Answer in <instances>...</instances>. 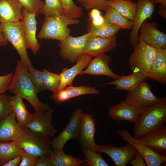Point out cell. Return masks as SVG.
Returning <instances> with one entry per match:
<instances>
[{
  "instance_id": "obj_1",
  "label": "cell",
  "mask_w": 166,
  "mask_h": 166,
  "mask_svg": "<svg viewBox=\"0 0 166 166\" xmlns=\"http://www.w3.org/2000/svg\"><path fill=\"white\" fill-rule=\"evenodd\" d=\"M10 92L19 94L31 104L35 112L44 113L51 108L49 105L42 102L38 99L36 91L28 71L21 61H18L14 76L9 88Z\"/></svg>"
},
{
  "instance_id": "obj_2",
  "label": "cell",
  "mask_w": 166,
  "mask_h": 166,
  "mask_svg": "<svg viewBox=\"0 0 166 166\" xmlns=\"http://www.w3.org/2000/svg\"><path fill=\"white\" fill-rule=\"evenodd\" d=\"M166 122V97L151 107L140 109L139 117L134 124V137L140 138L144 135L159 130Z\"/></svg>"
},
{
  "instance_id": "obj_3",
  "label": "cell",
  "mask_w": 166,
  "mask_h": 166,
  "mask_svg": "<svg viewBox=\"0 0 166 166\" xmlns=\"http://www.w3.org/2000/svg\"><path fill=\"white\" fill-rule=\"evenodd\" d=\"M78 19L72 18L63 14L58 16L45 17L41 29L37 35L38 39L56 40L61 41L70 36L69 25L77 24Z\"/></svg>"
},
{
  "instance_id": "obj_4",
  "label": "cell",
  "mask_w": 166,
  "mask_h": 166,
  "mask_svg": "<svg viewBox=\"0 0 166 166\" xmlns=\"http://www.w3.org/2000/svg\"><path fill=\"white\" fill-rule=\"evenodd\" d=\"M0 29L6 40L10 42L17 51L20 61L28 71L33 67L28 57L24 26L21 20L14 22L0 24Z\"/></svg>"
},
{
  "instance_id": "obj_5",
  "label": "cell",
  "mask_w": 166,
  "mask_h": 166,
  "mask_svg": "<svg viewBox=\"0 0 166 166\" xmlns=\"http://www.w3.org/2000/svg\"><path fill=\"white\" fill-rule=\"evenodd\" d=\"M22 132L16 142L25 152L38 157L49 155L53 150L50 137L22 127Z\"/></svg>"
},
{
  "instance_id": "obj_6",
  "label": "cell",
  "mask_w": 166,
  "mask_h": 166,
  "mask_svg": "<svg viewBox=\"0 0 166 166\" xmlns=\"http://www.w3.org/2000/svg\"><path fill=\"white\" fill-rule=\"evenodd\" d=\"M129 65L132 73L140 72L147 76L154 59L156 49L142 40L133 48Z\"/></svg>"
},
{
  "instance_id": "obj_7",
  "label": "cell",
  "mask_w": 166,
  "mask_h": 166,
  "mask_svg": "<svg viewBox=\"0 0 166 166\" xmlns=\"http://www.w3.org/2000/svg\"><path fill=\"white\" fill-rule=\"evenodd\" d=\"M90 36L87 32L77 37L70 35L63 41H60L58 45L61 56L65 61L76 62L83 54L86 43Z\"/></svg>"
},
{
  "instance_id": "obj_8",
  "label": "cell",
  "mask_w": 166,
  "mask_h": 166,
  "mask_svg": "<svg viewBox=\"0 0 166 166\" xmlns=\"http://www.w3.org/2000/svg\"><path fill=\"white\" fill-rule=\"evenodd\" d=\"M83 113L80 109H77L71 113L64 129L57 136L51 140L53 149L57 150L63 148L65 145L68 141L72 139H77Z\"/></svg>"
},
{
  "instance_id": "obj_9",
  "label": "cell",
  "mask_w": 166,
  "mask_h": 166,
  "mask_svg": "<svg viewBox=\"0 0 166 166\" xmlns=\"http://www.w3.org/2000/svg\"><path fill=\"white\" fill-rule=\"evenodd\" d=\"M155 4L151 0H137L133 26L128 41L133 48L139 42L138 35L140 26L147 19L151 18L155 10Z\"/></svg>"
},
{
  "instance_id": "obj_10",
  "label": "cell",
  "mask_w": 166,
  "mask_h": 166,
  "mask_svg": "<svg viewBox=\"0 0 166 166\" xmlns=\"http://www.w3.org/2000/svg\"><path fill=\"white\" fill-rule=\"evenodd\" d=\"M145 80L128 91L126 97V100L133 104L140 109L152 106L160 99L153 94L150 86Z\"/></svg>"
},
{
  "instance_id": "obj_11",
  "label": "cell",
  "mask_w": 166,
  "mask_h": 166,
  "mask_svg": "<svg viewBox=\"0 0 166 166\" xmlns=\"http://www.w3.org/2000/svg\"><path fill=\"white\" fill-rule=\"evenodd\" d=\"M117 134L123 140L130 144L143 156L147 166H160L165 163L166 156L158 154L150 149L144 144L138 142L125 129L118 130Z\"/></svg>"
},
{
  "instance_id": "obj_12",
  "label": "cell",
  "mask_w": 166,
  "mask_h": 166,
  "mask_svg": "<svg viewBox=\"0 0 166 166\" xmlns=\"http://www.w3.org/2000/svg\"><path fill=\"white\" fill-rule=\"evenodd\" d=\"M96 152L107 155L116 166H126L133 159L137 152L130 144L121 147L113 145H98Z\"/></svg>"
},
{
  "instance_id": "obj_13",
  "label": "cell",
  "mask_w": 166,
  "mask_h": 166,
  "mask_svg": "<svg viewBox=\"0 0 166 166\" xmlns=\"http://www.w3.org/2000/svg\"><path fill=\"white\" fill-rule=\"evenodd\" d=\"M157 22H150L145 20L140 26L138 39L157 49L166 48V34L158 27Z\"/></svg>"
},
{
  "instance_id": "obj_14",
  "label": "cell",
  "mask_w": 166,
  "mask_h": 166,
  "mask_svg": "<svg viewBox=\"0 0 166 166\" xmlns=\"http://www.w3.org/2000/svg\"><path fill=\"white\" fill-rule=\"evenodd\" d=\"M54 111L53 109L50 108L45 112H35L32 114L30 121L24 127L49 137L53 136L57 132L52 123Z\"/></svg>"
},
{
  "instance_id": "obj_15",
  "label": "cell",
  "mask_w": 166,
  "mask_h": 166,
  "mask_svg": "<svg viewBox=\"0 0 166 166\" xmlns=\"http://www.w3.org/2000/svg\"><path fill=\"white\" fill-rule=\"evenodd\" d=\"M140 112V109L136 106L125 100L111 106L108 114L115 121H119L124 120L134 124L138 119Z\"/></svg>"
},
{
  "instance_id": "obj_16",
  "label": "cell",
  "mask_w": 166,
  "mask_h": 166,
  "mask_svg": "<svg viewBox=\"0 0 166 166\" xmlns=\"http://www.w3.org/2000/svg\"><path fill=\"white\" fill-rule=\"evenodd\" d=\"M96 132V123L93 116L83 113L82 115L79 131L77 140L81 147L96 152L98 146L94 136Z\"/></svg>"
},
{
  "instance_id": "obj_17",
  "label": "cell",
  "mask_w": 166,
  "mask_h": 166,
  "mask_svg": "<svg viewBox=\"0 0 166 166\" xmlns=\"http://www.w3.org/2000/svg\"><path fill=\"white\" fill-rule=\"evenodd\" d=\"M91 59L86 69L82 70L80 75L88 74L94 76L105 75L116 80L121 76L115 73L109 67L110 57L105 53L98 54Z\"/></svg>"
},
{
  "instance_id": "obj_18",
  "label": "cell",
  "mask_w": 166,
  "mask_h": 166,
  "mask_svg": "<svg viewBox=\"0 0 166 166\" xmlns=\"http://www.w3.org/2000/svg\"><path fill=\"white\" fill-rule=\"evenodd\" d=\"M22 22L24 30L26 46L35 54L39 51L41 46L36 37L37 22L36 16L34 13L30 12L24 8L22 9Z\"/></svg>"
},
{
  "instance_id": "obj_19",
  "label": "cell",
  "mask_w": 166,
  "mask_h": 166,
  "mask_svg": "<svg viewBox=\"0 0 166 166\" xmlns=\"http://www.w3.org/2000/svg\"><path fill=\"white\" fill-rule=\"evenodd\" d=\"M116 36L105 38L90 36L86 43L83 54L92 57L100 54L113 49L117 45Z\"/></svg>"
},
{
  "instance_id": "obj_20",
  "label": "cell",
  "mask_w": 166,
  "mask_h": 166,
  "mask_svg": "<svg viewBox=\"0 0 166 166\" xmlns=\"http://www.w3.org/2000/svg\"><path fill=\"white\" fill-rule=\"evenodd\" d=\"M92 58L87 54H83L73 67L69 69L63 68L59 73L60 80L59 86L56 91L53 94L57 93L68 86L72 85V83L75 78L86 67Z\"/></svg>"
},
{
  "instance_id": "obj_21",
  "label": "cell",
  "mask_w": 166,
  "mask_h": 166,
  "mask_svg": "<svg viewBox=\"0 0 166 166\" xmlns=\"http://www.w3.org/2000/svg\"><path fill=\"white\" fill-rule=\"evenodd\" d=\"M137 141L145 145L154 152L166 156V126L155 132L148 133L139 138Z\"/></svg>"
},
{
  "instance_id": "obj_22",
  "label": "cell",
  "mask_w": 166,
  "mask_h": 166,
  "mask_svg": "<svg viewBox=\"0 0 166 166\" xmlns=\"http://www.w3.org/2000/svg\"><path fill=\"white\" fill-rule=\"evenodd\" d=\"M15 118L12 112L5 118L0 120V142L16 141L21 136L22 129Z\"/></svg>"
},
{
  "instance_id": "obj_23",
  "label": "cell",
  "mask_w": 166,
  "mask_h": 166,
  "mask_svg": "<svg viewBox=\"0 0 166 166\" xmlns=\"http://www.w3.org/2000/svg\"><path fill=\"white\" fill-rule=\"evenodd\" d=\"M99 90L95 87L84 86L74 87L69 85L57 93L53 94L49 98L59 104L73 98L86 94H98Z\"/></svg>"
},
{
  "instance_id": "obj_24",
  "label": "cell",
  "mask_w": 166,
  "mask_h": 166,
  "mask_svg": "<svg viewBox=\"0 0 166 166\" xmlns=\"http://www.w3.org/2000/svg\"><path fill=\"white\" fill-rule=\"evenodd\" d=\"M147 76L162 84L166 83V48L156 49L154 59Z\"/></svg>"
},
{
  "instance_id": "obj_25",
  "label": "cell",
  "mask_w": 166,
  "mask_h": 166,
  "mask_svg": "<svg viewBox=\"0 0 166 166\" xmlns=\"http://www.w3.org/2000/svg\"><path fill=\"white\" fill-rule=\"evenodd\" d=\"M22 7L18 0H0V22L21 21Z\"/></svg>"
},
{
  "instance_id": "obj_26",
  "label": "cell",
  "mask_w": 166,
  "mask_h": 166,
  "mask_svg": "<svg viewBox=\"0 0 166 166\" xmlns=\"http://www.w3.org/2000/svg\"><path fill=\"white\" fill-rule=\"evenodd\" d=\"M148 78V77L140 72H133L129 75L122 74L118 79L105 83L103 85H113L117 91L125 90L129 91L136 86L142 81Z\"/></svg>"
},
{
  "instance_id": "obj_27",
  "label": "cell",
  "mask_w": 166,
  "mask_h": 166,
  "mask_svg": "<svg viewBox=\"0 0 166 166\" xmlns=\"http://www.w3.org/2000/svg\"><path fill=\"white\" fill-rule=\"evenodd\" d=\"M10 103L18 124L21 128L24 127L30 121L32 114L28 111L19 94L10 96Z\"/></svg>"
},
{
  "instance_id": "obj_28",
  "label": "cell",
  "mask_w": 166,
  "mask_h": 166,
  "mask_svg": "<svg viewBox=\"0 0 166 166\" xmlns=\"http://www.w3.org/2000/svg\"><path fill=\"white\" fill-rule=\"evenodd\" d=\"M52 166H81L86 162L85 159L73 157L72 155L65 154L63 148L53 150L49 155Z\"/></svg>"
},
{
  "instance_id": "obj_29",
  "label": "cell",
  "mask_w": 166,
  "mask_h": 166,
  "mask_svg": "<svg viewBox=\"0 0 166 166\" xmlns=\"http://www.w3.org/2000/svg\"><path fill=\"white\" fill-rule=\"evenodd\" d=\"M24 151L15 141L0 142V166H2L14 158L22 156Z\"/></svg>"
},
{
  "instance_id": "obj_30",
  "label": "cell",
  "mask_w": 166,
  "mask_h": 166,
  "mask_svg": "<svg viewBox=\"0 0 166 166\" xmlns=\"http://www.w3.org/2000/svg\"><path fill=\"white\" fill-rule=\"evenodd\" d=\"M109 5L127 19L133 21L134 19L136 3L131 0H108Z\"/></svg>"
},
{
  "instance_id": "obj_31",
  "label": "cell",
  "mask_w": 166,
  "mask_h": 166,
  "mask_svg": "<svg viewBox=\"0 0 166 166\" xmlns=\"http://www.w3.org/2000/svg\"><path fill=\"white\" fill-rule=\"evenodd\" d=\"M105 19L116 26L119 30H129L132 28L133 21H130L121 15L110 6L104 10Z\"/></svg>"
},
{
  "instance_id": "obj_32",
  "label": "cell",
  "mask_w": 166,
  "mask_h": 166,
  "mask_svg": "<svg viewBox=\"0 0 166 166\" xmlns=\"http://www.w3.org/2000/svg\"><path fill=\"white\" fill-rule=\"evenodd\" d=\"M119 30L114 25L105 19L102 25L89 28L87 32L91 36L109 38L116 36Z\"/></svg>"
},
{
  "instance_id": "obj_33",
  "label": "cell",
  "mask_w": 166,
  "mask_h": 166,
  "mask_svg": "<svg viewBox=\"0 0 166 166\" xmlns=\"http://www.w3.org/2000/svg\"><path fill=\"white\" fill-rule=\"evenodd\" d=\"M42 14L45 17L62 15L63 8L61 0H45Z\"/></svg>"
},
{
  "instance_id": "obj_34",
  "label": "cell",
  "mask_w": 166,
  "mask_h": 166,
  "mask_svg": "<svg viewBox=\"0 0 166 166\" xmlns=\"http://www.w3.org/2000/svg\"><path fill=\"white\" fill-rule=\"evenodd\" d=\"M86 162L90 166H108V164L103 158L101 153L89 148L81 147Z\"/></svg>"
},
{
  "instance_id": "obj_35",
  "label": "cell",
  "mask_w": 166,
  "mask_h": 166,
  "mask_svg": "<svg viewBox=\"0 0 166 166\" xmlns=\"http://www.w3.org/2000/svg\"><path fill=\"white\" fill-rule=\"evenodd\" d=\"M45 90H47L54 93L57 90L60 82L59 74L52 73L43 69L42 71Z\"/></svg>"
},
{
  "instance_id": "obj_36",
  "label": "cell",
  "mask_w": 166,
  "mask_h": 166,
  "mask_svg": "<svg viewBox=\"0 0 166 166\" xmlns=\"http://www.w3.org/2000/svg\"><path fill=\"white\" fill-rule=\"evenodd\" d=\"M63 8V14L70 18L79 19L82 17L83 12L82 8L77 6L73 0H61Z\"/></svg>"
},
{
  "instance_id": "obj_37",
  "label": "cell",
  "mask_w": 166,
  "mask_h": 166,
  "mask_svg": "<svg viewBox=\"0 0 166 166\" xmlns=\"http://www.w3.org/2000/svg\"><path fill=\"white\" fill-rule=\"evenodd\" d=\"M22 8L34 13L36 16L42 14L44 2L41 0H18Z\"/></svg>"
},
{
  "instance_id": "obj_38",
  "label": "cell",
  "mask_w": 166,
  "mask_h": 166,
  "mask_svg": "<svg viewBox=\"0 0 166 166\" xmlns=\"http://www.w3.org/2000/svg\"><path fill=\"white\" fill-rule=\"evenodd\" d=\"M31 81L36 90L39 92L45 90L42 71L34 69L33 66L28 70Z\"/></svg>"
},
{
  "instance_id": "obj_39",
  "label": "cell",
  "mask_w": 166,
  "mask_h": 166,
  "mask_svg": "<svg viewBox=\"0 0 166 166\" xmlns=\"http://www.w3.org/2000/svg\"><path fill=\"white\" fill-rule=\"evenodd\" d=\"M85 9L104 10L109 5L108 0H75Z\"/></svg>"
},
{
  "instance_id": "obj_40",
  "label": "cell",
  "mask_w": 166,
  "mask_h": 166,
  "mask_svg": "<svg viewBox=\"0 0 166 166\" xmlns=\"http://www.w3.org/2000/svg\"><path fill=\"white\" fill-rule=\"evenodd\" d=\"M10 96L4 94L0 95V120L5 118L12 112L10 103Z\"/></svg>"
},
{
  "instance_id": "obj_41",
  "label": "cell",
  "mask_w": 166,
  "mask_h": 166,
  "mask_svg": "<svg viewBox=\"0 0 166 166\" xmlns=\"http://www.w3.org/2000/svg\"><path fill=\"white\" fill-rule=\"evenodd\" d=\"M14 76L13 73L0 76V95L8 90Z\"/></svg>"
},
{
  "instance_id": "obj_42",
  "label": "cell",
  "mask_w": 166,
  "mask_h": 166,
  "mask_svg": "<svg viewBox=\"0 0 166 166\" xmlns=\"http://www.w3.org/2000/svg\"><path fill=\"white\" fill-rule=\"evenodd\" d=\"M38 157L24 151L22 155L20 166H35Z\"/></svg>"
},
{
  "instance_id": "obj_43",
  "label": "cell",
  "mask_w": 166,
  "mask_h": 166,
  "mask_svg": "<svg viewBox=\"0 0 166 166\" xmlns=\"http://www.w3.org/2000/svg\"><path fill=\"white\" fill-rule=\"evenodd\" d=\"M35 166H52L49 155H44L38 157Z\"/></svg>"
},
{
  "instance_id": "obj_44",
  "label": "cell",
  "mask_w": 166,
  "mask_h": 166,
  "mask_svg": "<svg viewBox=\"0 0 166 166\" xmlns=\"http://www.w3.org/2000/svg\"><path fill=\"white\" fill-rule=\"evenodd\" d=\"M141 154L137 151L133 159L129 164L132 166H146V163Z\"/></svg>"
},
{
  "instance_id": "obj_45",
  "label": "cell",
  "mask_w": 166,
  "mask_h": 166,
  "mask_svg": "<svg viewBox=\"0 0 166 166\" xmlns=\"http://www.w3.org/2000/svg\"><path fill=\"white\" fill-rule=\"evenodd\" d=\"M89 29L93 27H96L102 25L105 21V19L102 15L100 16L92 19H89Z\"/></svg>"
},
{
  "instance_id": "obj_46",
  "label": "cell",
  "mask_w": 166,
  "mask_h": 166,
  "mask_svg": "<svg viewBox=\"0 0 166 166\" xmlns=\"http://www.w3.org/2000/svg\"><path fill=\"white\" fill-rule=\"evenodd\" d=\"M22 156H18L4 164L3 166H17L19 165L21 160Z\"/></svg>"
},
{
  "instance_id": "obj_47",
  "label": "cell",
  "mask_w": 166,
  "mask_h": 166,
  "mask_svg": "<svg viewBox=\"0 0 166 166\" xmlns=\"http://www.w3.org/2000/svg\"><path fill=\"white\" fill-rule=\"evenodd\" d=\"M158 13L161 17L166 19V4L159 6Z\"/></svg>"
},
{
  "instance_id": "obj_48",
  "label": "cell",
  "mask_w": 166,
  "mask_h": 166,
  "mask_svg": "<svg viewBox=\"0 0 166 166\" xmlns=\"http://www.w3.org/2000/svg\"><path fill=\"white\" fill-rule=\"evenodd\" d=\"M8 41L6 40L4 35L0 29V47L6 45Z\"/></svg>"
},
{
  "instance_id": "obj_49",
  "label": "cell",
  "mask_w": 166,
  "mask_h": 166,
  "mask_svg": "<svg viewBox=\"0 0 166 166\" xmlns=\"http://www.w3.org/2000/svg\"><path fill=\"white\" fill-rule=\"evenodd\" d=\"M152 2L155 4L158 3L160 4H166V0H151Z\"/></svg>"
},
{
  "instance_id": "obj_50",
  "label": "cell",
  "mask_w": 166,
  "mask_h": 166,
  "mask_svg": "<svg viewBox=\"0 0 166 166\" xmlns=\"http://www.w3.org/2000/svg\"></svg>"
}]
</instances>
